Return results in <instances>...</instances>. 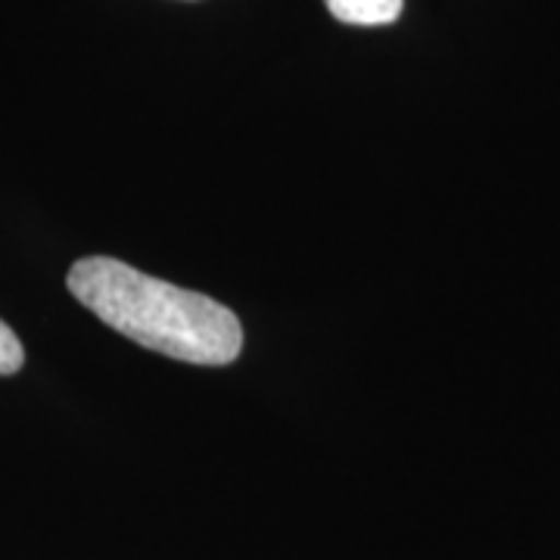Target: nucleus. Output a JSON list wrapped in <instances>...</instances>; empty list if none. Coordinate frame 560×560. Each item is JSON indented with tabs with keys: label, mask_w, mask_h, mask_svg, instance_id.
I'll return each instance as SVG.
<instances>
[{
	"label": "nucleus",
	"mask_w": 560,
	"mask_h": 560,
	"mask_svg": "<svg viewBox=\"0 0 560 560\" xmlns=\"http://www.w3.org/2000/svg\"><path fill=\"white\" fill-rule=\"evenodd\" d=\"M330 16L346 25H386L396 22L405 0H324Z\"/></svg>",
	"instance_id": "nucleus-2"
},
{
	"label": "nucleus",
	"mask_w": 560,
	"mask_h": 560,
	"mask_svg": "<svg viewBox=\"0 0 560 560\" xmlns=\"http://www.w3.org/2000/svg\"><path fill=\"white\" fill-rule=\"evenodd\" d=\"M22 361H25V352H22L20 337L0 320V377L16 374L22 368Z\"/></svg>",
	"instance_id": "nucleus-3"
},
{
	"label": "nucleus",
	"mask_w": 560,
	"mask_h": 560,
	"mask_svg": "<svg viewBox=\"0 0 560 560\" xmlns=\"http://www.w3.org/2000/svg\"><path fill=\"white\" fill-rule=\"evenodd\" d=\"M66 287L103 324L168 359L231 364L243 352V327L228 305L150 278L119 259L75 261Z\"/></svg>",
	"instance_id": "nucleus-1"
}]
</instances>
